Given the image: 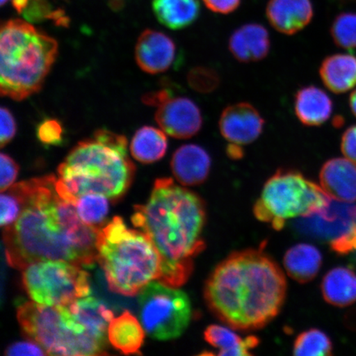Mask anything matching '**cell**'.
Returning a JSON list of instances; mask_svg holds the SVG:
<instances>
[{
	"label": "cell",
	"instance_id": "cell-21",
	"mask_svg": "<svg viewBox=\"0 0 356 356\" xmlns=\"http://www.w3.org/2000/svg\"><path fill=\"white\" fill-rule=\"evenodd\" d=\"M324 86L334 93H344L356 86V57L336 54L325 58L319 69Z\"/></svg>",
	"mask_w": 356,
	"mask_h": 356
},
{
	"label": "cell",
	"instance_id": "cell-26",
	"mask_svg": "<svg viewBox=\"0 0 356 356\" xmlns=\"http://www.w3.org/2000/svg\"><path fill=\"white\" fill-rule=\"evenodd\" d=\"M204 338L208 344L219 350L216 355L222 356L252 355L251 351L260 343L255 336L242 338L233 330L220 325L209 326L204 330Z\"/></svg>",
	"mask_w": 356,
	"mask_h": 356
},
{
	"label": "cell",
	"instance_id": "cell-14",
	"mask_svg": "<svg viewBox=\"0 0 356 356\" xmlns=\"http://www.w3.org/2000/svg\"><path fill=\"white\" fill-rule=\"evenodd\" d=\"M177 47L172 39L158 31L145 30L138 39L136 60L145 72H165L176 59Z\"/></svg>",
	"mask_w": 356,
	"mask_h": 356
},
{
	"label": "cell",
	"instance_id": "cell-27",
	"mask_svg": "<svg viewBox=\"0 0 356 356\" xmlns=\"http://www.w3.org/2000/svg\"><path fill=\"white\" fill-rule=\"evenodd\" d=\"M164 133L152 127L139 129L130 147L133 158L142 163H152L163 159L168 149V139Z\"/></svg>",
	"mask_w": 356,
	"mask_h": 356
},
{
	"label": "cell",
	"instance_id": "cell-8",
	"mask_svg": "<svg viewBox=\"0 0 356 356\" xmlns=\"http://www.w3.org/2000/svg\"><path fill=\"white\" fill-rule=\"evenodd\" d=\"M332 198L322 186L292 169H280L266 182L253 208L258 220L282 230L292 218L308 217L327 208Z\"/></svg>",
	"mask_w": 356,
	"mask_h": 356
},
{
	"label": "cell",
	"instance_id": "cell-2",
	"mask_svg": "<svg viewBox=\"0 0 356 356\" xmlns=\"http://www.w3.org/2000/svg\"><path fill=\"white\" fill-rule=\"evenodd\" d=\"M134 210V226L148 236L162 257L160 282L181 286L193 273L194 258L206 248L202 234L207 211L203 200L177 186L172 178H159L148 202L137 204Z\"/></svg>",
	"mask_w": 356,
	"mask_h": 356
},
{
	"label": "cell",
	"instance_id": "cell-12",
	"mask_svg": "<svg viewBox=\"0 0 356 356\" xmlns=\"http://www.w3.org/2000/svg\"><path fill=\"white\" fill-rule=\"evenodd\" d=\"M156 122L169 136L184 140L202 130V111L193 100L185 97H171L158 106Z\"/></svg>",
	"mask_w": 356,
	"mask_h": 356
},
{
	"label": "cell",
	"instance_id": "cell-32",
	"mask_svg": "<svg viewBox=\"0 0 356 356\" xmlns=\"http://www.w3.org/2000/svg\"><path fill=\"white\" fill-rule=\"evenodd\" d=\"M188 83L194 91L207 95L220 86V77L216 70L208 66H197L188 74Z\"/></svg>",
	"mask_w": 356,
	"mask_h": 356
},
{
	"label": "cell",
	"instance_id": "cell-4",
	"mask_svg": "<svg viewBox=\"0 0 356 356\" xmlns=\"http://www.w3.org/2000/svg\"><path fill=\"white\" fill-rule=\"evenodd\" d=\"M136 168L128 157L127 138L99 130L79 142L58 168L56 189L74 204L88 193L118 199L131 186Z\"/></svg>",
	"mask_w": 356,
	"mask_h": 356
},
{
	"label": "cell",
	"instance_id": "cell-5",
	"mask_svg": "<svg viewBox=\"0 0 356 356\" xmlns=\"http://www.w3.org/2000/svg\"><path fill=\"white\" fill-rule=\"evenodd\" d=\"M97 261L104 270L111 291L135 296L147 284L163 277V259L145 233L132 230L115 216L100 229Z\"/></svg>",
	"mask_w": 356,
	"mask_h": 356
},
{
	"label": "cell",
	"instance_id": "cell-10",
	"mask_svg": "<svg viewBox=\"0 0 356 356\" xmlns=\"http://www.w3.org/2000/svg\"><path fill=\"white\" fill-rule=\"evenodd\" d=\"M138 302L140 322L153 339H175L189 326L191 301L180 289L154 280L139 293Z\"/></svg>",
	"mask_w": 356,
	"mask_h": 356
},
{
	"label": "cell",
	"instance_id": "cell-36",
	"mask_svg": "<svg viewBox=\"0 0 356 356\" xmlns=\"http://www.w3.org/2000/svg\"><path fill=\"white\" fill-rule=\"evenodd\" d=\"M0 123H1V131H0V145L2 148L7 145L15 136L17 124L15 118L11 111L4 106L0 110Z\"/></svg>",
	"mask_w": 356,
	"mask_h": 356
},
{
	"label": "cell",
	"instance_id": "cell-31",
	"mask_svg": "<svg viewBox=\"0 0 356 356\" xmlns=\"http://www.w3.org/2000/svg\"><path fill=\"white\" fill-rule=\"evenodd\" d=\"M21 15L31 24L51 19L54 20L57 25L67 26L70 22L68 17L65 16L63 10H53L51 4L47 0H29Z\"/></svg>",
	"mask_w": 356,
	"mask_h": 356
},
{
	"label": "cell",
	"instance_id": "cell-7",
	"mask_svg": "<svg viewBox=\"0 0 356 356\" xmlns=\"http://www.w3.org/2000/svg\"><path fill=\"white\" fill-rule=\"evenodd\" d=\"M17 318L26 335L47 355L86 356L105 355L106 344L75 320L68 306H49L34 301L17 305Z\"/></svg>",
	"mask_w": 356,
	"mask_h": 356
},
{
	"label": "cell",
	"instance_id": "cell-9",
	"mask_svg": "<svg viewBox=\"0 0 356 356\" xmlns=\"http://www.w3.org/2000/svg\"><path fill=\"white\" fill-rule=\"evenodd\" d=\"M65 261L35 262L22 270V283L31 300L49 306H69L91 293L89 275Z\"/></svg>",
	"mask_w": 356,
	"mask_h": 356
},
{
	"label": "cell",
	"instance_id": "cell-11",
	"mask_svg": "<svg viewBox=\"0 0 356 356\" xmlns=\"http://www.w3.org/2000/svg\"><path fill=\"white\" fill-rule=\"evenodd\" d=\"M356 226V206L332 199L325 210L302 218L296 228L300 232L332 243Z\"/></svg>",
	"mask_w": 356,
	"mask_h": 356
},
{
	"label": "cell",
	"instance_id": "cell-19",
	"mask_svg": "<svg viewBox=\"0 0 356 356\" xmlns=\"http://www.w3.org/2000/svg\"><path fill=\"white\" fill-rule=\"evenodd\" d=\"M70 314L83 325L97 340L108 344V327L114 318L113 312L93 297H84L68 306Z\"/></svg>",
	"mask_w": 356,
	"mask_h": 356
},
{
	"label": "cell",
	"instance_id": "cell-38",
	"mask_svg": "<svg viewBox=\"0 0 356 356\" xmlns=\"http://www.w3.org/2000/svg\"><path fill=\"white\" fill-rule=\"evenodd\" d=\"M341 148L347 159L356 163V126L345 131L341 138Z\"/></svg>",
	"mask_w": 356,
	"mask_h": 356
},
{
	"label": "cell",
	"instance_id": "cell-35",
	"mask_svg": "<svg viewBox=\"0 0 356 356\" xmlns=\"http://www.w3.org/2000/svg\"><path fill=\"white\" fill-rule=\"evenodd\" d=\"M0 168H1L0 191L4 193L13 185L19 173V167L10 156L2 153L0 155Z\"/></svg>",
	"mask_w": 356,
	"mask_h": 356
},
{
	"label": "cell",
	"instance_id": "cell-25",
	"mask_svg": "<svg viewBox=\"0 0 356 356\" xmlns=\"http://www.w3.org/2000/svg\"><path fill=\"white\" fill-rule=\"evenodd\" d=\"M153 10L160 24L180 30L197 21L200 4L199 0H153Z\"/></svg>",
	"mask_w": 356,
	"mask_h": 356
},
{
	"label": "cell",
	"instance_id": "cell-23",
	"mask_svg": "<svg viewBox=\"0 0 356 356\" xmlns=\"http://www.w3.org/2000/svg\"><path fill=\"white\" fill-rule=\"evenodd\" d=\"M145 331L139 320L124 311L118 318H114L108 327V341L114 348L123 354H140L144 343Z\"/></svg>",
	"mask_w": 356,
	"mask_h": 356
},
{
	"label": "cell",
	"instance_id": "cell-34",
	"mask_svg": "<svg viewBox=\"0 0 356 356\" xmlns=\"http://www.w3.org/2000/svg\"><path fill=\"white\" fill-rule=\"evenodd\" d=\"M0 202H1L0 224L2 227L11 225L20 216L22 211L21 204L15 195L8 191L6 194L2 193Z\"/></svg>",
	"mask_w": 356,
	"mask_h": 356
},
{
	"label": "cell",
	"instance_id": "cell-22",
	"mask_svg": "<svg viewBox=\"0 0 356 356\" xmlns=\"http://www.w3.org/2000/svg\"><path fill=\"white\" fill-rule=\"evenodd\" d=\"M322 264L321 252L313 245L307 243L293 246L284 257V266L289 277L302 284L317 277Z\"/></svg>",
	"mask_w": 356,
	"mask_h": 356
},
{
	"label": "cell",
	"instance_id": "cell-30",
	"mask_svg": "<svg viewBox=\"0 0 356 356\" xmlns=\"http://www.w3.org/2000/svg\"><path fill=\"white\" fill-rule=\"evenodd\" d=\"M331 35L337 46L353 50L356 48V13H341L334 20Z\"/></svg>",
	"mask_w": 356,
	"mask_h": 356
},
{
	"label": "cell",
	"instance_id": "cell-40",
	"mask_svg": "<svg viewBox=\"0 0 356 356\" xmlns=\"http://www.w3.org/2000/svg\"><path fill=\"white\" fill-rule=\"evenodd\" d=\"M172 96V92L168 89H162L158 92L147 93L142 100L147 105L159 106Z\"/></svg>",
	"mask_w": 356,
	"mask_h": 356
},
{
	"label": "cell",
	"instance_id": "cell-41",
	"mask_svg": "<svg viewBox=\"0 0 356 356\" xmlns=\"http://www.w3.org/2000/svg\"><path fill=\"white\" fill-rule=\"evenodd\" d=\"M226 153L231 159H240L244 156V150L241 145L231 143L227 147Z\"/></svg>",
	"mask_w": 356,
	"mask_h": 356
},
{
	"label": "cell",
	"instance_id": "cell-3",
	"mask_svg": "<svg viewBox=\"0 0 356 356\" xmlns=\"http://www.w3.org/2000/svg\"><path fill=\"white\" fill-rule=\"evenodd\" d=\"M56 181L52 175L33 178L7 190L22 207L19 217L3 232L6 259L17 270L48 260L88 267L86 258L58 216Z\"/></svg>",
	"mask_w": 356,
	"mask_h": 356
},
{
	"label": "cell",
	"instance_id": "cell-29",
	"mask_svg": "<svg viewBox=\"0 0 356 356\" xmlns=\"http://www.w3.org/2000/svg\"><path fill=\"white\" fill-rule=\"evenodd\" d=\"M108 197L104 195L88 193L77 198L74 206L78 215L88 225H102L109 211Z\"/></svg>",
	"mask_w": 356,
	"mask_h": 356
},
{
	"label": "cell",
	"instance_id": "cell-15",
	"mask_svg": "<svg viewBox=\"0 0 356 356\" xmlns=\"http://www.w3.org/2000/svg\"><path fill=\"white\" fill-rule=\"evenodd\" d=\"M171 168L173 175L182 186H200L210 175L211 158L202 146L182 145L172 155Z\"/></svg>",
	"mask_w": 356,
	"mask_h": 356
},
{
	"label": "cell",
	"instance_id": "cell-13",
	"mask_svg": "<svg viewBox=\"0 0 356 356\" xmlns=\"http://www.w3.org/2000/svg\"><path fill=\"white\" fill-rule=\"evenodd\" d=\"M264 118L248 102L227 106L219 121L222 136L229 143L241 146L257 140L264 132Z\"/></svg>",
	"mask_w": 356,
	"mask_h": 356
},
{
	"label": "cell",
	"instance_id": "cell-43",
	"mask_svg": "<svg viewBox=\"0 0 356 356\" xmlns=\"http://www.w3.org/2000/svg\"><path fill=\"white\" fill-rule=\"evenodd\" d=\"M29 0H13V8L15 10L21 15L22 10H24L26 4H28Z\"/></svg>",
	"mask_w": 356,
	"mask_h": 356
},
{
	"label": "cell",
	"instance_id": "cell-24",
	"mask_svg": "<svg viewBox=\"0 0 356 356\" xmlns=\"http://www.w3.org/2000/svg\"><path fill=\"white\" fill-rule=\"evenodd\" d=\"M325 301L337 307L356 302V274L347 267H336L325 275L321 284Z\"/></svg>",
	"mask_w": 356,
	"mask_h": 356
},
{
	"label": "cell",
	"instance_id": "cell-1",
	"mask_svg": "<svg viewBox=\"0 0 356 356\" xmlns=\"http://www.w3.org/2000/svg\"><path fill=\"white\" fill-rule=\"evenodd\" d=\"M287 292L280 267L264 249L234 252L218 264L204 286L209 309L237 331L264 328L282 310Z\"/></svg>",
	"mask_w": 356,
	"mask_h": 356
},
{
	"label": "cell",
	"instance_id": "cell-42",
	"mask_svg": "<svg viewBox=\"0 0 356 356\" xmlns=\"http://www.w3.org/2000/svg\"><path fill=\"white\" fill-rule=\"evenodd\" d=\"M346 323L350 329L356 331V310L350 312L346 316Z\"/></svg>",
	"mask_w": 356,
	"mask_h": 356
},
{
	"label": "cell",
	"instance_id": "cell-39",
	"mask_svg": "<svg viewBox=\"0 0 356 356\" xmlns=\"http://www.w3.org/2000/svg\"><path fill=\"white\" fill-rule=\"evenodd\" d=\"M209 10L227 15L237 10L241 0H203Z\"/></svg>",
	"mask_w": 356,
	"mask_h": 356
},
{
	"label": "cell",
	"instance_id": "cell-45",
	"mask_svg": "<svg viewBox=\"0 0 356 356\" xmlns=\"http://www.w3.org/2000/svg\"><path fill=\"white\" fill-rule=\"evenodd\" d=\"M111 8H118L122 7L123 6V0H111Z\"/></svg>",
	"mask_w": 356,
	"mask_h": 356
},
{
	"label": "cell",
	"instance_id": "cell-37",
	"mask_svg": "<svg viewBox=\"0 0 356 356\" xmlns=\"http://www.w3.org/2000/svg\"><path fill=\"white\" fill-rule=\"evenodd\" d=\"M8 356H42L46 355L41 346L33 340L29 341H20L8 347L6 351Z\"/></svg>",
	"mask_w": 356,
	"mask_h": 356
},
{
	"label": "cell",
	"instance_id": "cell-44",
	"mask_svg": "<svg viewBox=\"0 0 356 356\" xmlns=\"http://www.w3.org/2000/svg\"><path fill=\"white\" fill-rule=\"evenodd\" d=\"M350 106L351 111H353V114L356 118V90L353 92V95H350Z\"/></svg>",
	"mask_w": 356,
	"mask_h": 356
},
{
	"label": "cell",
	"instance_id": "cell-46",
	"mask_svg": "<svg viewBox=\"0 0 356 356\" xmlns=\"http://www.w3.org/2000/svg\"><path fill=\"white\" fill-rule=\"evenodd\" d=\"M8 0H0V3H1V6H3L4 4H6Z\"/></svg>",
	"mask_w": 356,
	"mask_h": 356
},
{
	"label": "cell",
	"instance_id": "cell-28",
	"mask_svg": "<svg viewBox=\"0 0 356 356\" xmlns=\"http://www.w3.org/2000/svg\"><path fill=\"white\" fill-rule=\"evenodd\" d=\"M332 342L319 329H309L297 337L293 353L298 356H328L332 355Z\"/></svg>",
	"mask_w": 356,
	"mask_h": 356
},
{
	"label": "cell",
	"instance_id": "cell-16",
	"mask_svg": "<svg viewBox=\"0 0 356 356\" xmlns=\"http://www.w3.org/2000/svg\"><path fill=\"white\" fill-rule=\"evenodd\" d=\"M323 189L333 200L356 202V163L348 159H332L323 164L319 175Z\"/></svg>",
	"mask_w": 356,
	"mask_h": 356
},
{
	"label": "cell",
	"instance_id": "cell-33",
	"mask_svg": "<svg viewBox=\"0 0 356 356\" xmlns=\"http://www.w3.org/2000/svg\"><path fill=\"white\" fill-rule=\"evenodd\" d=\"M37 136L44 145H59L63 140V129L57 120L47 119L39 124Z\"/></svg>",
	"mask_w": 356,
	"mask_h": 356
},
{
	"label": "cell",
	"instance_id": "cell-6",
	"mask_svg": "<svg viewBox=\"0 0 356 356\" xmlns=\"http://www.w3.org/2000/svg\"><path fill=\"white\" fill-rule=\"evenodd\" d=\"M58 54V43L31 22L12 19L0 32V92L22 101L42 88Z\"/></svg>",
	"mask_w": 356,
	"mask_h": 356
},
{
	"label": "cell",
	"instance_id": "cell-18",
	"mask_svg": "<svg viewBox=\"0 0 356 356\" xmlns=\"http://www.w3.org/2000/svg\"><path fill=\"white\" fill-rule=\"evenodd\" d=\"M231 54L242 63L264 60L270 50L268 31L258 24H248L235 30L229 41Z\"/></svg>",
	"mask_w": 356,
	"mask_h": 356
},
{
	"label": "cell",
	"instance_id": "cell-17",
	"mask_svg": "<svg viewBox=\"0 0 356 356\" xmlns=\"http://www.w3.org/2000/svg\"><path fill=\"white\" fill-rule=\"evenodd\" d=\"M314 16L310 0H270L266 17L279 33L293 35L309 24Z\"/></svg>",
	"mask_w": 356,
	"mask_h": 356
},
{
	"label": "cell",
	"instance_id": "cell-20",
	"mask_svg": "<svg viewBox=\"0 0 356 356\" xmlns=\"http://www.w3.org/2000/svg\"><path fill=\"white\" fill-rule=\"evenodd\" d=\"M332 101L323 89L307 86L300 89L295 97V113L306 127H319L330 118Z\"/></svg>",
	"mask_w": 356,
	"mask_h": 356
}]
</instances>
